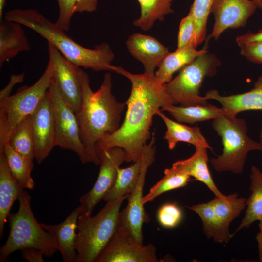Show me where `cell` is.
<instances>
[{
  "instance_id": "d6a6232c",
  "label": "cell",
  "mask_w": 262,
  "mask_h": 262,
  "mask_svg": "<svg viewBox=\"0 0 262 262\" xmlns=\"http://www.w3.org/2000/svg\"><path fill=\"white\" fill-rule=\"evenodd\" d=\"M213 0H194L189 12L192 14L195 26L192 44L196 48L205 40L207 22Z\"/></svg>"
},
{
  "instance_id": "f6af8a7d",
  "label": "cell",
  "mask_w": 262,
  "mask_h": 262,
  "mask_svg": "<svg viewBox=\"0 0 262 262\" xmlns=\"http://www.w3.org/2000/svg\"><path fill=\"white\" fill-rule=\"evenodd\" d=\"M257 5V8L262 10V0H251Z\"/></svg>"
},
{
  "instance_id": "484cf974",
  "label": "cell",
  "mask_w": 262,
  "mask_h": 262,
  "mask_svg": "<svg viewBox=\"0 0 262 262\" xmlns=\"http://www.w3.org/2000/svg\"><path fill=\"white\" fill-rule=\"evenodd\" d=\"M195 212L202 223L203 231L206 236L217 243L226 244L231 234L225 229L215 214L211 201L187 207Z\"/></svg>"
},
{
  "instance_id": "8992f818",
  "label": "cell",
  "mask_w": 262,
  "mask_h": 262,
  "mask_svg": "<svg viewBox=\"0 0 262 262\" xmlns=\"http://www.w3.org/2000/svg\"><path fill=\"white\" fill-rule=\"evenodd\" d=\"M31 196L24 191L19 197V209L10 213V231L0 249V261L4 262L13 252L28 247L40 250L45 256L51 257L57 250L50 234L35 219L31 207Z\"/></svg>"
},
{
  "instance_id": "ee69618b",
  "label": "cell",
  "mask_w": 262,
  "mask_h": 262,
  "mask_svg": "<svg viewBox=\"0 0 262 262\" xmlns=\"http://www.w3.org/2000/svg\"><path fill=\"white\" fill-rule=\"evenodd\" d=\"M259 142L260 143V145H261L260 151L262 152V124H261L260 130Z\"/></svg>"
},
{
  "instance_id": "2e32d148",
  "label": "cell",
  "mask_w": 262,
  "mask_h": 262,
  "mask_svg": "<svg viewBox=\"0 0 262 262\" xmlns=\"http://www.w3.org/2000/svg\"><path fill=\"white\" fill-rule=\"evenodd\" d=\"M129 53L143 65L144 72L154 75L155 70L169 53L166 47L154 37L140 33H133L127 39Z\"/></svg>"
},
{
  "instance_id": "d4e9b609",
  "label": "cell",
  "mask_w": 262,
  "mask_h": 262,
  "mask_svg": "<svg viewBox=\"0 0 262 262\" xmlns=\"http://www.w3.org/2000/svg\"><path fill=\"white\" fill-rule=\"evenodd\" d=\"M250 179L251 194L246 200L245 214L232 237L242 229L262 220V172L257 166L251 167Z\"/></svg>"
},
{
  "instance_id": "cb8c5ba5",
  "label": "cell",
  "mask_w": 262,
  "mask_h": 262,
  "mask_svg": "<svg viewBox=\"0 0 262 262\" xmlns=\"http://www.w3.org/2000/svg\"><path fill=\"white\" fill-rule=\"evenodd\" d=\"M160 111H167L178 122L190 124L210 119L213 120L227 114L222 107L218 108L208 103L189 106H178L171 104L162 108Z\"/></svg>"
},
{
  "instance_id": "8d00e7d4",
  "label": "cell",
  "mask_w": 262,
  "mask_h": 262,
  "mask_svg": "<svg viewBox=\"0 0 262 262\" xmlns=\"http://www.w3.org/2000/svg\"><path fill=\"white\" fill-rule=\"evenodd\" d=\"M238 46L242 55L253 63L262 64V41L246 43Z\"/></svg>"
},
{
  "instance_id": "f1b7e54d",
  "label": "cell",
  "mask_w": 262,
  "mask_h": 262,
  "mask_svg": "<svg viewBox=\"0 0 262 262\" xmlns=\"http://www.w3.org/2000/svg\"><path fill=\"white\" fill-rule=\"evenodd\" d=\"M174 0H137L141 8L140 17L133 21L134 26L144 31L151 29L157 20L163 21L165 16L173 12Z\"/></svg>"
},
{
  "instance_id": "6da1fadb",
  "label": "cell",
  "mask_w": 262,
  "mask_h": 262,
  "mask_svg": "<svg viewBox=\"0 0 262 262\" xmlns=\"http://www.w3.org/2000/svg\"><path fill=\"white\" fill-rule=\"evenodd\" d=\"M114 71L131 83V91L125 102L127 111L119 129L98 142L95 150L98 156L105 150L119 147L125 152V162L134 163L141 158L143 148L150 139L154 115L162 108L174 104L166 84L158 82L155 75L133 74L116 66Z\"/></svg>"
},
{
  "instance_id": "f546056e",
  "label": "cell",
  "mask_w": 262,
  "mask_h": 262,
  "mask_svg": "<svg viewBox=\"0 0 262 262\" xmlns=\"http://www.w3.org/2000/svg\"><path fill=\"white\" fill-rule=\"evenodd\" d=\"M246 198L239 197L235 193L221 197L215 196L210 201L223 227L229 230L230 223L246 208Z\"/></svg>"
},
{
  "instance_id": "7c38bea8",
  "label": "cell",
  "mask_w": 262,
  "mask_h": 262,
  "mask_svg": "<svg viewBox=\"0 0 262 262\" xmlns=\"http://www.w3.org/2000/svg\"><path fill=\"white\" fill-rule=\"evenodd\" d=\"M155 246L139 244L118 225L95 262H158Z\"/></svg>"
},
{
  "instance_id": "e575fe53",
  "label": "cell",
  "mask_w": 262,
  "mask_h": 262,
  "mask_svg": "<svg viewBox=\"0 0 262 262\" xmlns=\"http://www.w3.org/2000/svg\"><path fill=\"white\" fill-rule=\"evenodd\" d=\"M59 7V16L55 22L61 30L67 32L70 27L71 21L75 13L76 6L79 0H57Z\"/></svg>"
},
{
  "instance_id": "7bdbcfd3",
  "label": "cell",
  "mask_w": 262,
  "mask_h": 262,
  "mask_svg": "<svg viewBox=\"0 0 262 262\" xmlns=\"http://www.w3.org/2000/svg\"><path fill=\"white\" fill-rule=\"evenodd\" d=\"M6 3V0H0V20L3 18V10Z\"/></svg>"
},
{
  "instance_id": "7402d4cb",
  "label": "cell",
  "mask_w": 262,
  "mask_h": 262,
  "mask_svg": "<svg viewBox=\"0 0 262 262\" xmlns=\"http://www.w3.org/2000/svg\"><path fill=\"white\" fill-rule=\"evenodd\" d=\"M195 152L189 158L173 163L185 171L190 177L204 183L217 196L223 194L214 183L208 167V149L204 147H195Z\"/></svg>"
},
{
  "instance_id": "44dd1931",
  "label": "cell",
  "mask_w": 262,
  "mask_h": 262,
  "mask_svg": "<svg viewBox=\"0 0 262 262\" xmlns=\"http://www.w3.org/2000/svg\"><path fill=\"white\" fill-rule=\"evenodd\" d=\"M156 115L162 118L166 125L167 130L164 139L167 142L169 149H174L178 142H184L192 144L195 147H204L212 150L198 127H190L173 121L160 110Z\"/></svg>"
},
{
  "instance_id": "4fadbf2b",
  "label": "cell",
  "mask_w": 262,
  "mask_h": 262,
  "mask_svg": "<svg viewBox=\"0 0 262 262\" xmlns=\"http://www.w3.org/2000/svg\"><path fill=\"white\" fill-rule=\"evenodd\" d=\"M31 117L34 159L40 164L56 146L54 107L49 89Z\"/></svg>"
},
{
  "instance_id": "9c48e42d",
  "label": "cell",
  "mask_w": 262,
  "mask_h": 262,
  "mask_svg": "<svg viewBox=\"0 0 262 262\" xmlns=\"http://www.w3.org/2000/svg\"><path fill=\"white\" fill-rule=\"evenodd\" d=\"M155 133L152 132L149 143H147L142 150V167L137 184L128 196V203L120 211L119 215V225L141 245L143 242V224L150 220L144 207L143 190L147 170L155 159Z\"/></svg>"
},
{
  "instance_id": "e0dca14e",
  "label": "cell",
  "mask_w": 262,
  "mask_h": 262,
  "mask_svg": "<svg viewBox=\"0 0 262 262\" xmlns=\"http://www.w3.org/2000/svg\"><path fill=\"white\" fill-rule=\"evenodd\" d=\"M79 215L78 206L59 224L50 225L40 223L43 229L51 235L54 246L64 262H77L75 244Z\"/></svg>"
},
{
  "instance_id": "52a82bcc",
  "label": "cell",
  "mask_w": 262,
  "mask_h": 262,
  "mask_svg": "<svg viewBox=\"0 0 262 262\" xmlns=\"http://www.w3.org/2000/svg\"><path fill=\"white\" fill-rule=\"evenodd\" d=\"M54 70V62L49 57L44 72L35 83L0 99V154H3L15 127L32 115L41 101L53 81Z\"/></svg>"
},
{
  "instance_id": "5bb4252c",
  "label": "cell",
  "mask_w": 262,
  "mask_h": 262,
  "mask_svg": "<svg viewBox=\"0 0 262 262\" xmlns=\"http://www.w3.org/2000/svg\"><path fill=\"white\" fill-rule=\"evenodd\" d=\"M49 57L55 65L53 81L65 102L77 113L81 106L82 92L79 78L80 67L66 58L52 45L48 43Z\"/></svg>"
},
{
  "instance_id": "d6986e66",
  "label": "cell",
  "mask_w": 262,
  "mask_h": 262,
  "mask_svg": "<svg viewBox=\"0 0 262 262\" xmlns=\"http://www.w3.org/2000/svg\"><path fill=\"white\" fill-rule=\"evenodd\" d=\"M22 25L4 19L0 20V68L5 62L20 52L29 51L32 48Z\"/></svg>"
},
{
  "instance_id": "3957f363",
  "label": "cell",
  "mask_w": 262,
  "mask_h": 262,
  "mask_svg": "<svg viewBox=\"0 0 262 262\" xmlns=\"http://www.w3.org/2000/svg\"><path fill=\"white\" fill-rule=\"evenodd\" d=\"M4 19L16 21L34 31L54 46L68 60L80 67L94 71H114V54L109 44L102 42L94 49L77 43L37 10L16 8L7 11Z\"/></svg>"
},
{
  "instance_id": "1f68e13d",
  "label": "cell",
  "mask_w": 262,
  "mask_h": 262,
  "mask_svg": "<svg viewBox=\"0 0 262 262\" xmlns=\"http://www.w3.org/2000/svg\"><path fill=\"white\" fill-rule=\"evenodd\" d=\"M8 143L18 153L32 160L34 159V140L31 115L16 125Z\"/></svg>"
},
{
  "instance_id": "ba28073f",
  "label": "cell",
  "mask_w": 262,
  "mask_h": 262,
  "mask_svg": "<svg viewBox=\"0 0 262 262\" xmlns=\"http://www.w3.org/2000/svg\"><path fill=\"white\" fill-rule=\"evenodd\" d=\"M220 65L216 55L207 51L183 67L166 84L173 104L189 106L208 103L204 97L199 95V89L204 78L215 75Z\"/></svg>"
},
{
  "instance_id": "5b68a950",
  "label": "cell",
  "mask_w": 262,
  "mask_h": 262,
  "mask_svg": "<svg viewBox=\"0 0 262 262\" xmlns=\"http://www.w3.org/2000/svg\"><path fill=\"white\" fill-rule=\"evenodd\" d=\"M213 128L220 136L223 152L210 162L217 172L242 173L248 153L260 150L259 142L249 137L246 121L236 116L224 115L213 120Z\"/></svg>"
},
{
  "instance_id": "60d3db41",
  "label": "cell",
  "mask_w": 262,
  "mask_h": 262,
  "mask_svg": "<svg viewBox=\"0 0 262 262\" xmlns=\"http://www.w3.org/2000/svg\"><path fill=\"white\" fill-rule=\"evenodd\" d=\"M256 41H262V29L256 33H248L236 38L238 45Z\"/></svg>"
},
{
  "instance_id": "ac0fdd59",
  "label": "cell",
  "mask_w": 262,
  "mask_h": 262,
  "mask_svg": "<svg viewBox=\"0 0 262 262\" xmlns=\"http://www.w3.org/2000/svg\"><path fill=\"white\" fill-rule=\"evenodd\" d=\"M204 97L207 100L218 101L227 115L231 116H237L239 113L246 111L262 110V75L258 78L253 88L247 92L222 96L217 90L213 89Z\"/></svg>"
},
{
  "instance_id": "4dcf8cb0",
  "label": "cell",
  "mask_w": 262,
  "mask_h": 262,
  "mask_svg": "<svg viewBox=\"0 0 262 262\" xmlns=\"http://www.w3.org/2000/svg\"><path fill=\"white\" fill-rule=\"evenodd\" d=\"M164 173V176L144 196V204L165 192L185 186L190 180L191 177L185 171L173 164L171 168L165 169Z\"/></svg>"
},
{
  "instance_id": "277c9868",
  "label": "cell",
  "mask_w": 262,
  "mask_h": 262,
  "mask_svg": "<svg viewBox=\"0 0 262 262\" xmlns=\"http://www.w3.org/2000/svg\"><path fill=\"white\" fill-rule=\"evenodd\" d=\"M128 196L106 202L94 216L79 215L75 239L77 262H95L116 230L120 209Z\"/></svg>"
},
{
  "instance_id": "f35d334b",
  "label": "cell",
  "mask_w": 262,
  "mask_h": 262,
  "mask_svg": "<svg viewBox=\"0 0 262 262\" xmlns=\"http://www.w3.org/2000/svg\"><path fill=\"white\" fill-rule=\"evenodd\" d=\"M24 78V73L20 74H13L10 76V80L7 85L0 92V99L6 98L9 96L15 85L22 82Z\"/></svg>"
},
{
  "instance_id": "9a60e30c",
  "label": "cell",
  "mask_w": 262,
  "mask_h": 262,
  "mask_svg": "<svg viewBox=\"0 0 262 262\" xmlns=\"http://www.w3.org/2000/svg\"><path fill=\"white\" fill-rule=\"evenodd\" d=\"M257 8L251 0H213L211 13L214 16L215 22L208 39L217 40L227 29L245 26Z\"/></svg>"
},
{
  "instance_id": "30bf717a",
  "label": "cell",
  "mask_w": 262,
  "mask_h": 262,
  "mask_svg": "<svg viewBox=\"0 0 262 262\" xmlns=\"http://www.w3.org/2000/svg\"><path fill=\"white\" fill-rule=\"evenodd\" d=\"M98 157L99 174L92 188L79 198V215H91L95 206L114 184L118 170L125 162V154L122 148L113 147L102 151Z\"/></svg>"
},
{
  "instance_id": "4316f807",
  "label": "cell",
  "mask_w": 262,
  "mask_h": 262,
  "mask_svg": "<svg viewBox=\"0 0 262 262\" xmlns=\"http://www.w3.org/2000/svg\"><path fill=\"white\" fill-rule=\"evenodd\" d=\"M131 166L119 168L114 184L106 193L103 200L114 201L123 196H128L135 188L141 173V158Z\"/></svg>"
},
{
  "instance_id": "7a4b0ae2",
  "label": "cell",
  "mask_w": 262,
  "mask_h": 262,
  "mask_svg": "<svg viewBox=\"0 0 262 262\" xmlns=\"http://www.w3.org/2000/svg\"><path fill=\"white\" fill-rule=\"evenodd\" d=\"M79 78L82 101L76 113L80 136L86 152L87 163L99 164L95 147L103 138L115 132L120 126L121 114L126 103L118 102L112 92L111 74H105L99 88L92 90L87 73L81 67Z\"/></svg>"
},
{
  "instance_id": "b9f144b4",
  "label": "cell",
  "mask_w": 262,
  "mask_h": 262,
  "mask_svg": "<svg viewBox=\"0 0 262 262\" xmlns=\"http://www.w3.org/2000/svg\"><path fill=\"white\" fill-rule=\"evenodd\" d=\"M259 231L256 234V240L257 243L259 259L262 262V220L259 221Z\"/></svg>"
},
{
  "instance_id": "74e56055",
  "label": "cell",
  "mask_w": 262,
  "mask_h": 262,
  "mask_svg": "<svg viewBox=\"0 0 262 262\" xmlns=\"http://www.w3.org/2000/svg\"><path fill=\"white\" fill-rule=\"evenodd\" d=\"M22 258L29 262H43L44 256L40 250L33 248L28 247L20 250Z\"/></svg>"
},
{
  "instance_id": "603a6c76",
  "label": "cell",
  "mask_w": 262,
  "mask_h": 262,
  "mask_svg": "<svg viewBox=\"0 0 262 262\" xmlns=\"http://www.w3.org/2000/svg\"><path fill=\"white\" fill-rule=\"evenodd\" d=\"M207 51L205 49L197 50L192 44H190L181 49L169 52L155 72L157 80L161 83L166 84L171 81L176 72Z\"/></svg>"
},
{
  "instance_id": "83f0119b",
  "label": "cell",
  "mask_w": 262,
  "mask_h": 262,
  "mask_svg": "<svg viewBox=\"0 0 262 262\" xmlns=\"http://www.w3.org/2000/svg\"><path fill=\"white\" fill-rule=\"evenodd\" d=\"M3 153L15 180L23 189H33L35 185L31 177V172L33 168V160L16 151L8 143L4 146Z\"/></svg>"
},
{
  "instance_id": "d590c367",
  "label": "cell",
  "mask_w": 262,
  "mask_h": 262,
  "mask_svg": "<svg viewBox=\"0 0 262 262\" xmlns=\"http://www.w3.org/2000/svg\"><path fill=\"white\" fill-rule=\"evenodd\" d=\"M194 33V22L192 14L189 12L187 15L181 19L179 25L177 49H181L192 44Z\"/></svg>"
},
{
  "instance_id": "ffe728a7",
  "label": "cell",
  "mask_w": 262,
  "mask_h": 262,
  "mask_svg": "<svg viewBox=\"0 0 262 262\" xmlns=\"http://www.w3.org/2000/svg\"><path fill=\"white\" fill-rule=\"evenodd\" d=\"M15 180L8 168L4 154H0V238L13 203L24 191Z\"/></svg>"
},
{
  "instance_id": "ab89813d",
  "label": "cell",
  "mask_w": 262,
  "mask_h": 262,
  "mask_svg": "<svg viewBox=\"0 0 262 262\" xmlns=\"http://www.w3.org/2000/svg\"><path fill=\"white\" fill-rule=\"evenodd\" d=\"M97 0H79L76 8L75 13L92 12L96 10Z\"/></svg>"
},
{
  "instance_id": "836d02e7",
  "label": "cell",
  "mask_w": 262,
  "mask_h": 262,
  "mask_svg": "<svg viewBox=\"0 0 262 262\" xmlns=\"http://www.w3.org/2000/svg\"><path fill=\"white\" fill-rule=\"evenodd\" d=\"M157 218L159 224L163 227L174 228L182 220V210L175 202L166 203L159 208Z\"/></svg>"
},
{
  "instance_id": "8fae6325",
  "label": "cell",
  "mask_w": 262,
  "mask_h": 262,
  "mask_svg": "<svg viewBox=\"0 0 262 262\" xmlns=\"http://www.w3.org/2000/svg\"><path fill=\"white\" fill-rule=\"evenodd\" d=\"M49 89L54 107L56 146L73 151L82 163H87L76 113L63 100L53 79Z\"/></svg>"
}]
</instances>
